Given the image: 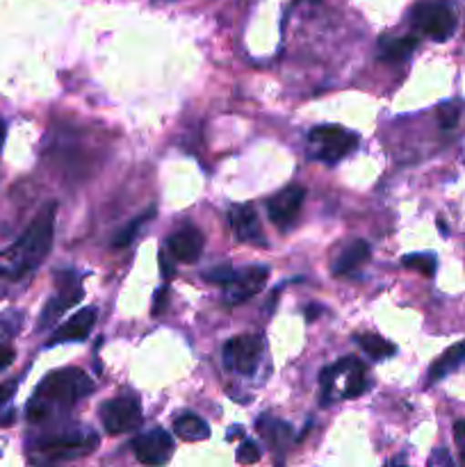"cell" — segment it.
Returning <instances> with one entry per match:
<instances>
[{
  "mask_svg": "<svg viewBox=\"0 0 465 467\" xmlns=\"http://www.w3.org/2000/svg\"><path fill=\"white\" fill-rule=\"evenodd\" d=\"M55 210L57 205L46 203L26 233L0 254V292L30 278L50 254L55 237Z\"/></svg>",
  "mask_w": 465,
  "mask_h": 467,
  "instance_id": "6da1fadb",
  "label": "cell"
},
{
  "mask_svg": "<svg viewBox=\"0 0 465 467\" xmlns=\"http://www.w3.org/2000/svg\"><path fill=\"white\" fill-rule=\"evenodd\" d=\"M94 381L78 368L55 369L46 374L44 381L36 386L35 395L27 401V420L32 424L53 422L62 418L85 397L94 392Z\"/></svg>",
  "mask_w": 465,
  "mask_h": 467,
  "instance_id": "7a4b0ae2",
  "label": "cell"
},
{
  "mask_svg": "<svg viewBox=\"0 0 465 467\" xmlns=\"http://www.w3.org/2000/svg\"><path fill=\"white\" fill-rule=\"evenodd\" d=\"M319 383H322L324 406H331L340 397L342 400H356V397L365 395V390L369 388L367 369L356 356H346V358L324 368L319 374Z\"/></svg>",
  "mask_w": 465,
  "mask_h": 467,
  "instance_id": "3957f363",
  "label": "cell"
},
{
  "mask_svg": "<svg viewBox=\"0 0 465 467\" xmlns=\"http://www.w3.org/2000/svg\"><path fill=\"white\" fill-rule=\"evenodd\" d=\"M205 281L223 287V304L242 306L244 301L253 299L269 281L267 265H246V267H217L203 274Z\"/></svg>",
  "mask_w": 465,
  "mask_h": 467,
  "instance_id": "277c9868",
  "label": "cell"
},
{
  "mask_svg": "<svg viewBox=\"0 0 465 467\" xmlns=\"http://www.w3.org/2000/svg\"><path fill=\"white\" fill-rule=\"evenodd\" d=\"M410 21L433 41H447L456 32V9L450 0H418L410 9Z\"/></svg>",
  "mask_w": 465,
  "mask_h": 467,
  "instance_id": "5b68a950",
  "label": "cell"
},
{
  "mask_svg": "<svg viewBox=\"0 0 465 467\" xmlns=\"http://www.w3.org/2000/svg\"><path fill=\"white\" fill-rule=\"evenodd\" d=\"M98 445V438L89 429H78V431H62L57 436H50L36 445V461L44 463H64V461H76L91 454Z\"/></svg>",
  "mask_w": 465,
  "mask_h": 467,
  "instance_id": "8992f818",
  "label": "cell"
},
{
  "mask_svg": "<svg viewBox=\"0 0 465 467\" xmlns=\"http://www.w3.org/2000/svg\"><path fill=\"white\" fill-rule=\"evenodd\" d=\"M308 144L317 160L337 162L358 149V135L342 126H317L310 130Z\"/></svg>",
  "mask_w": 465,
  "mask_h": 467,
  "instance_id": "52a82bcc",
  "label": "cell"
},
{
  "mask_svg": "<svg viewBox=\"0 0 465 467\" xmlns=\"http://www.w3.org/2000/svg\"><path fill=\"white\" fill-rule=\"evenodd\" d=\"M100 422H103L105 431L109 436L137 431L141 427V422H144L140 400L130 395L112 397V400H108L100 406Z\"/></svg>",
  "mask_w": 465,
  "mask_h": 467,
  "instance_id": "ba28073f",
  "label": "cell"
},
{
  "mask_svg": "<svg viewBox=\"0 0 465 467\" xmlns=\"http://www.w3.org/2000/svg\"><path fill=\"white\" fill-rule=\"evenodd\" d=\"M263 354V336H253V333H249V336H237L231 337V340L223 345V365H226L228 369H232V372L251 377V374L258 369Z\"/></svg>",
  "mask_w": 465,
  "mask_h": 467,
  "instance_id": "9c48e42d",
  "label": "cell"
},
{
  "mask_svg": "<svg viewBox=\"0 0 465 467\" xmlns=\"http://www.w3.org/2000/svg\"><path fill=\"white\" fill-rule=\"evenodd\" d=\"M82 295H85V290H82L80 278H78L76 274L73 272L57 274V292L46 301L44 310H41L39 331L53 327V324L57 322L68 308H73V306L82 299Z\"/></svg>",
  "mask_w": 465,
  "mask_h": 467,
  "instance_id": "30bf717a",
  "label": "cell"
},
{
  "mask_svg": "<svg viewBox=\"0 0 465 467\" xmlns=\"http://www.w3.org/2000/svg\"><path fill=\"white\" fill-rule=\"evenodd\" d=\"M132 454L141 465H164L173 456V438L169 431L155 427L150 431L140 433L135 441L130 442Z\"/></svg>",
  "mask_w": 465,
  "mask_h": 467,
  "instance_id": "8fae6325",
  "label": "cell"
},
{
  "mask_svg": "<svg viewBox=\"0 0 465 467\" xmlns=\"http://www.w3.org/2000/svg\"><path fill=\"white\" fill-rule=\"evenodd\" d=\"M304 201H305V187L301 185L283 187L281 192H276V194L267 201L269 222H272L276 228H281V231H287V228L296 222V217H299Z\"/></svg>",
  "mask_w": 465,
  "mask_h": 467,
  "instance_id": "7c38bea8",
  "label": "cell"
},
{
  "mask_svg": "<svg viewBox=\"0 0 465 467\" xmlns=\"http://www.w3.org/2000/svg\"><path fill=\"white\" fill-rule=\"evenodd\" d=\"M228 222H231L232 233H235V237L240 242L253 246H267V237H264L263 226H260V217L255 205H232V208L228 210Z\"/></svg>",
  "mask_w": 465,
  "mask_h": 467,
  "instance_id": "4fadbf2b",
  "label": "cell"
},
{
  "mask_svg": "<svg viewBox=\"0 0 465 467\" xmlns=\"http://www.w3.org/2000/svg\"><path fill=\"white\" fill-rule=\"evenodd\" d=\"M205 246L203 233L196 226L187 223V226L178 228L171 237L167 240V254L171 255L176 263L182 265H194L201 258Z\"/></svg>",
  "mask_w": 465,
  "mask_h": 467,
  "instance_id": "5bb4252c",
  "label": "cell"
},
{
  "mask_svg": "<svg viewBox=\"0 0 465 467\" xmlns=\"http://www.w3.org/2000/svg\"><path fill=\"white\" fill-rule=\"evenodd\" d=\"M98 313L96 308H85L80 313L73 315L68 322H64L57 331L50 336L48 345H62V342H82L89 337V333L94 331V324Z\"/></svg>",
  "mask_w": 465,
  "mask_h": 467,
  "instance_id": "9a60e30c",
  "label": "cell"
},
{
  "mask_svg": "<svg viewBox=\"0 0 465 467\" xmlns=\"http://www.w3.org/2000/svg\"><path fill=\"white\" fill-rule=\"evenodd\" d=\"M369 244L365 240H354L345 246V249L337 254V258L333 260V274L336 276H349V274L358 272L365 263L369 260Z\"/></svg>",
  "mask_w": 465,
  "mask_h": 467,
  "instance_id": "2e32d148",
  "label": "cell"
},
{
  "mask_svg": "<svg viewBox=\"0 0 465 467\" xmlns=\"http://www.w3.org/2000/svg\"><path fill=\"white\" fill-rule=\"evenodd\" d=\"M418 36H383L378 41V59L388 64L406 62L418 48Z\"/></svg>",
  "mask_w": 465,
  "mask_h": 467,
  "instance_id": "e0dca14e",
  "label": "cell"
},
{
  "mask_svg": "<svg viewBox=\"0 0 465 467\" xmlns=\"http://www.w3.org/2000/svg\"><path fill=\"white\" fill-rule=\"evenodd\" d=\"M463 363H465V340H460L456 342V345H451L447 351H442V354L433 360L431 368H429V383L442 381V379L450 377L451 372H456Z\"/></svg>",
  "mask_w": 465,
  "mask_h": 467,
  "instance_id": "ac0fdd59",
  "label": "cell"
},
{
  "mask_svg": "<svg viewBox=\"0 0 465 467\" xmlns=\"http://www.w3.org/2000/svg\"><path fill=\"white\" fill-rule=\"evenodd\" d=\"M258 433L269 442V447H274L276 451H283L292 441V427L283 420L272 418V415H263L258 420Z\"/></svg>",
  "mask_w": 465,
  "mask_h": 467,
  "instance_id": "d6986e66",
  "label": "cell"
},
{
  "mask_svg": "<svg viewBox=\"0 0 465 467\" xmlns=\"http://www.w3.org/2000/svg\"><path fill=\"white\" fill-rule=\"evenodd\" d=\"M173 431H176V436L185 442H201L205 441V438H210L208 422L194 413H182L181 418H176Z\"/></svg>",
  "mask_w": 465,
  "mask_h": 467,
  "instance_id": "ffe728a7",
  "label": "cell"
},
{
  "mask_svg": "<svg viewBox=\"0 0 465 467\" xmlns=\"http://www.w3.org/2000/svg\"><path fill=\"white\" fill-rule=\"evenodd\" d=\"M356 345L374 360H386L397 354V347L392 342H388L381 336H374V333H360V336H356Z\"/></svg>",
  "mask_w": 465,
  "mask_h": 467,
  "instance_id": "44dd1931",
  "label": "cell"
},
{
  "mask_svg": "<svg viewBox=\"0 0 465 467\" xmlns=\"http://www.w3.org/2000/svg\"><path fill=\"white\" fill-rule=\"evenodd\" d=\"M153 217H155V208H149L146 213H141L140 217L132 219L130 223H126V226L117 233V237L112 240L114 249H126V246H130L132 240L137 237V233H140V228H144Z\"/></svg>",
  "mask_w": 465,
  "mask_h": 467,
  "instance_id": "7402d4cb",
  "label": "cell"
},
{
  "mask_svg": "<svg viewBox=\"0 0 465 467\" xmlns=\"http://www.w3.org/2000/svg\"><path fill=\"white\" fill-rule=\"evenodd\" d=\"M401 265H404L406 269H415V272H419V274H424V276L431 278L433 274H436L438 260L433 254H410L401 260Z\"/></svg>",
  "mask_w": 465,
  "mask_h": 467,
  "instance_id": "603a6c76",
  "label": "cell"
},
{
  "mask_svg": "<svg viewBox=\"0 0 465 467\" xmlns=\"http://www.w3.org/2000/svg\"><path fill=\"white\" fill-rule=\"evenodd\" d=\"M23 327V313L21 310H5L0 315V336L5 337H14Z\"/></svg>",
  "mask_w": 465,
  "mask_h": 467,
  "instance_id": "cb8c5ba5",
  "label": "cell"
},
{
  "mask_svg": "<svg viewBox=\"0 0 465 467\" xmlns=\"http://www.w3.org/2000/svg\"><path fill=\"white\" fill-rule=\"evenodd\" d=\"M237 463L240 465H251V463H258L260 461V450H258V445H255V442H251V441H244L240 445V450H237Z\"/></svg>",
  "mask_w": 465,
  "mask_h": 467,
  "instance_id": "d4e9b609",
  "label": "cell"
},
{
  "mask_svg": "<svg viewBox=\"0 0 465 467\" xmlns=\"http://www.w3.org/2000/svg\"><path fill=\"white\" fill-rule=\"evenodd\" d=\"M460 108L456 103H445L440 108V126L442 128H454L459 121Z\"/></svg>",
  "mask_w": 465,
  "mask_h": 467,
  "instance_id": "484cf974",
  "label": "cell"
},
{
  "mask_svg": "<svg viewBox=\"0 0 465 467\" xmlns=\"http://www.w3.org/2000/svg\"><path fill=\"white\" fill-rule=\"evenodd\" d=\"M454 441H456V450H459L460 461L465 463V420H459L454 424Z\"/></svg>",
  "mask_w": 465,
  "mask_h": 467,
  "instance_id": "4316f807",
  "label": "cell"
},
{
  "mask_svg": "<svg viewBox=\"0 0 465 467\" xmlns=\"http://www.w3.org/2000/svg\"><path fill=\"white\" fill-rule=\"evenodd\" d=\"M167 296H169V287H167V283H164V287L158 292V295H155V299H153V315L164 313V308H167Z\"/></svg>",
  "mask_w": 465,
  "mask_h": 467,
  "instance_id": "83f0119b",
  "label": "cell"
},
{
  "mask_svg": "<svg viewBox=\"0 0 465 467\" xmlns=\"http://www.w3.org/2000/svg\"><path fill=\"white\" fill-rule=\"evenodd\" d=\"M16 386H18L16 381H9V383H3V386H0V410H3L5 404L12 400V395L16 392Z\"/></svg>",
  "mask_w": 465,
  "mask_h": 467,
  "instance_id": "f1b7e54d",
  "label": "cell"
},
{
  "mask_svg": "<svg viewBox=\"0 0 465 467\" xmlns=\"http://www.w3.org/2000/svg\"><path fill=\"white\" fill-rule=\"evenodd\" d=\"M14 349L9 345H0V372H3V369H7L9 365L14 363Z\"/></svg>",
  "mask_w": 465,
  "mask_h": 467,
  "instance_id": "f546056e",
  "label": "cell"
},
{
  "mask_svg": "<svg viewBox=\"0 0 465 467\" xmlns=\"http://www.w3.org/2000/svg\"><path fill=\"white\" fill-rule=\"evenodd\" d=\"M160 265H162V276H164V283L171 281L173 276V269H171V263H169V254L164 251V254H160Z\"/></svg>",
  "mask_w": 465,
  "mask_h": 467,
  "instance_id": "4dcf8cb0",
  "label": "cell"
},
{
  "mask_svg": "<svg viewBox=\"0 0 465 467\" xmlns=\"http://www.w3.org/2000/svg\"><path fill=\"white\" fill-rule=\"evenodd\" d=\"M429 463H431V465H438V463L451 465V463H454V461H451V456L447 454V450H436V454H433L431 459H429Z\"/></svg>",
  "mask_w": 465,
  "mask_h": 467,
  "instance_id": "1f68e13d",
  "label": "cell"
},
{
  "mask_svg": "<svg viewBox=\"0 0 465 467\" xmlns=\"http://www.w3.org/2000/svg\"><path fill=\"white\" fill-rule=\"evenodd\" d=\"M5 135H7V123L0 119V150H3V144H5Z\"/></svg>",
  "mask_w": 465,
  "mask_h": 467,
  "instance_id": "d6a6232c",
  "label": "cell"
},
{
  "mask_svg": "<svg viewBox=\"0 0 465 467\" xmlns=\"http://www.w3.org/2000/svg\"><path fill=\"white\" fill-rule=\"evenodd\" d=\"M240 433H242V427H231V429H228V438L240 436Z\"/></svg>",
  "mask_w": 465,
  "mask_h": 467,
  "instance_id": "836d02e7",
  "label": "cell"
},
{
  "mask_svg": "<svg viewBox=\"0 0 465 467\" xmlns=\"http://www.w3.org/2000/svg\"><path fill=\"white\" fill-rule=\"evenodd\" d=\"M317 313H319V308H310V310H308V315H305V317H308V319H313L315 315H317Z\"/></svg>",
  "mask_w": 465,
  "mask_h": 467,
  "instance_id": "e575fe53",
  "label": "cell"
},
{
  "mask_svg": "<svg viewBox=\"0 0 465 467\" xmlns=\"http://www.w3.org/2000/svg\"><path fill=\"white\" fill-rule=\"evenodd\" d=\"M162 3H171V0H162Z\"/></svg>",
  "mask_w": 465,
  "mask_h": 467,
  "instance_id": "d590c367",
  "label": "cell"
}]
</instances>
